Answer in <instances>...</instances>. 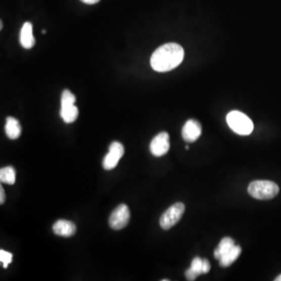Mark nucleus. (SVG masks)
<instances>
[{
	"mask_svg": "<svg viewBox=\"0 0 281 281\" xmlns=\"http://www.w3.org/2000/svg\"><path fill=\"white\" fill-rule=\"evenodd\" d=\"M170 136L168 133L162 132L158 134L150 143V152L156 157L164 156L170 149Z\"/></svg>",
	"mask_w": 281,
	"mask_h": 281,
	"instance_id": "6e6552de",
	"label": "nucleus"
},
{
	"mask_svg": "<svg viewBox=\"0 0 281 281\" xmlns=\"http://www.w3.org/2000/svg\"><path fill=\"white\" fill-rule=\"evenodd\" d=\"M42 33H43V34H45V30H43Z\"/></svg>",
	"mask_w": 281,
	"mask_h": 281,
	"instance_id": "b1692460",
	"label": "nucleus"
},
{
	"mask_svg": "<svg viewBox=\"0 0 281 281\" xmlns=\"http://www.w3.org/2000/svg\"><path fill=\"white\" fill-rule=\"evenodd\" d=\"M1 28V29H3V22H2V21H1V28Z\"/></svg>",
	"mask_w": 281,
	"mask_h": 281,
	"instance_id": "5701e85b",
	"label": "nucleus"
},
{
	"mask_svg": "<svg viewBox=\"0 0 281 281\" xmlns=\"http://www.w3.org/2000/svg\"><path fill=\"white\" fill-rule=\"evenodd\" d=\"M21 131L22 129L19 121L14 117H7L5 125V132L7 137L12 140H15L21 136Z\"/></svg>",
	"mask_w": 281,
	"mask_h": 281,
	"instance_id": "f8f14e48",
	"label": "nucleus"
},
{
	"mask_svg": "<svg viewBox=\"0 0 281 281\" xmlns=\"http://www.w3.org/2000/svg\"><path fill=\"white\" fill-rule=\"evenodd\" d=\"M185 276L186 278H187L188 280L192 281L195 280V279H196L198 275L196 274V272H194V271L192 270L191 268H189V269H187V270H186Z\"/></svg>",
	"mask_w": 281,
	"mask_h": 281,
	"instance_id": "a211bd4d",
	"label": "nucleus"
},
{
	"mask_svg": "<svg viewBox=\"0 0 281 281\" xmlns=\"http://www.w3.org/2000/svg\"><path fill=\"white\" fill-rule=\"evenodd\" d=\"M185 211V206L182 203H177L165 211L160 219V224L163 230H169L177 224Z\"/></svg>",
	"mask_w": 281,
	"mask_h": 281,
	"instance_id": "39448f33",
	"label": "nucleus"
},
{
	"mask_svg": "<svg viewBox=\"0 0 281 281\" xmlns=\"http://www.w3.org/2000/svg\"><path fill=\"white\" fill-rule=\"evenodd\" d=\"M182 137L187 143H194L202 134V126L196 120H189L186 122L182 129Z\"/></svg>",
	"mask_w": 281,
	"mask_h": 281,
	"instance_id": "1a4fd4ad",
	"label": "nucleus"
},
{
	"mask_svg": "<svg viewBox=\"0 0 281 281\" xmlns=\"http://www.w3.org/2000/svg\"><path fill=\"white\" fill-rule=\"evenodd\" d=\"M130 217L128 206L121 204L113 211L109 219V224L113 230H121L128 224Z\"/></svg>",
	"mask_w": 281,
	"mask_h": 281,
	"instance_id": "423d86ee",
	"label": "nucleus"
},
{
	"mask_svg": "<svg viewBox=\"0 0 281 281\" xmlns=\"http://www.w3.org/2000/svg\"><path fill=\"white\" fill-rule=\"evenodd\" d=\"M6 195L3 186H0V204L3 205L5 203Z\"/></svg>",
	"mask_w": 281,
	"mask_h": 281,
	"instance_id": "aec40b11",
	"label": "nucleus"
},
{
	"mask_svg": "<svg viewBox=\"0 0 281 281\" xmlns=\"http://www.w3.org/2000/svg\"><path fill=\"white\" fill-rule=\"evenodd\" d=\"M20 42L24 49L29 50L35 44V39L33 36L32 24L30 22H25L22 26L20 34Z\"/></svg>",
	"mask_w": 281,
	"mask_h": 281,
	"instance_id": "9b49d317",
	"label": "nucleus"
},
{
	"mask_svg": "<svg viewBox=\"0 0 281 281\" xmlns=\"http://www.w3.org/2000/svg\"><path fill=\"white\" fill-rule=\"evenodd\" d=\"M81 2L88 5H93V4H98L100 0H81Z\"/></svg>",
	"mask_w": 281,
	"mask_h": 281,
	"instance_id": "412c9836",
	"label": "nucleus"
},
{
	"mask_svg": "<svg viewBox=\"0 0 281 281\" xmlns=\"http://www.w3.org/2000/svg\"><path fill=\"white\" fill-rule=\"evenodd\" d=\"M183 49L176 43H167L159 47L152 55L150 64L157 72H167L178 67L183 60Z\"/></svg>",
	"mask_w": 281,
	"mask_h": 281,
	"instance_id": "f257e3e1",
	"label": "nucleus"
},
{
	"mask_svg": "<svg viewBox=\"0 0 281 281\" xmlns=\"http://www.w3.org/2000/svg\"><path fill=\"white\" fill-rule=\"evenodd\" d=\"M211 269V265L209 263V261L208 259H203V274H205V273H208L210 270Z\"/></svg>",
	"mask_w": 281,
	"mask_h": 281,
	"instance_id": "6ab92c4d",
	"label": "nucleus"
},
{
	"mask_svg": "<svg viewBox=\"0 0 281 281\" xmlns=\"http://www.w3.org/2000/svg\"><path fill=\"white\" fill-rule=\"evenodd\" d=\"M53 230L55 235L58 236L70 238L75 235L77 227L73 222L68 221L66 219H60L54 223Z\"/></svg>",
	"mask_w": 281,
	"mask_h": 281,
	"instance_id": "9d476101",
	"label": "nucleus"
},
{
	"mask_svg": "<svg viewBox=\"0 0 281 281\" xmlns=\"http://www.w3.org/2000/svg\"><path fill=\"white\" fill-rule=\"evenodd\" d=\"M275 281H281V274L279 275L276 279H274Z\"/></svg>",
	"mask_w": 281,
	"mask_h": 281,
	"instance_id": "4be33fe9",
	"label": "nucleus"
},
{
	"mask_svg": "<svg viewBox=\"0 0 281 281\" xmlns=\"http://www.w3.org/2000/svg\"><path fill=\"white\" fill-rule=\"evenodd\" d=\"M124 154V146L118 142H113L110 145L108 154L105 156L103 160V168L106 170H111L115 168Z\"/></svg>",
	"mask_w": 281,
	"mask_h": 281,
	"instance_id": "0eeeda50",
	"label": "nucleus"
},
{
	"mask_svg": "<svg viewBox=\"0 0 281 281\" xmlns=\"http://www.w3.org/2000/svg\"><path fill=\"white\" fill-rule=\"evenodd\" d=\"M279 186L270 180H255L248 188L249 194L259 200H269L279 193Z\"/></svg>",
	"mask_w": 281,
	"mask_h": 281,
	"instance_id": "f03ea898",
	"label": "nucleus"
},
{
	"mask_svg": "<svg viewBox=\"0 0 281 281\" xmlns=\"http://www.w3.org/2000/svg\"><path fill=\"white\" fill-rule=\"evenodd\" d=\"M235 245V241H233L231 238L226 237V238L222 239L221 242H219V245H218L216 249H215V259L219 260V259H221V258L224 256L225 254L227 253Z\"/></svg>",
	"mask_w": 281,
	"mask_h": 281,
	"instance_id": "4468645a",
	"label": "nucleus"
},
{
	"mask_svg": "<svg viewBox=\"0 0 281 281\" xmlns=\"http://www.w3.org/2000/svg\"><path fill=\"white\" fill-rule=\"evenodd\" d=\"M76 97L71 91L65 89L61 96V109H60V117L67 124L74 123L78 117V109L74 103Z\"/></svg>",
	"mask_w": 281,
	"mask_h": 281,
	"instance_id": "20e7f679",
	"label": "nucleus"
},
{
	"mask_svg": "<svg viewBox=\"0 0 281 281\" xmlns=\"http://www.w3.org/2000/svg\"><path fill=\"white\" fill-rule=\"evenodd\" d=\"M226 122L233 132L239 135H249L253 130L252 120L240 111L230 112L226 116Z\"/></svg>",
	"mask_w": 281,
	"mask_h": 281,
	"instance_id": "7ed1b4c3",
	"label": "nucleus"
},
{
	"mask_svg": "<svg viewBox=\"0 0 281 281\" xmlns=\"http://www.w3.org/2000/svg\"><path fill=\"white\" fill-rule=\"evenodd\" d=\"M203 259L200 257H196L192 260L191 269L196 272L198 276L203 274Z\"/></svg>",
	"mask_w": 281,
	"mask_h": 281,
	"instance_id": "dca6fc26",
	"label": "nucleus"
},
{
	"mask_svg": "<svg viewBox=\"0 0 281 281\" xmlns=\"http://www.w3.org/2000/svg\"><path fill=\"white\" fill-rule=\"evenodd\" d=\"M186 149H187V150H189V146H186Z\"/></svg>",
	"mask_w": 281,
	"mask_h": 281,
	"instance_id": "393cba45",
	"label": "nucleus"
},
{
	"mask_svg": "<svg viewBox=\"0 0 281 281\" xmlns=\"http://www.w3.org/2000/svg\"><path fill=\"white\" fill-rule=\"evenodd\" d=\"M0 181L11 185L15 183L16 171L13 166H6L0 170Z\"/></svg>",
	"mask_w": 281,
	"mask_h": 281,
	"instance_id": "2eb2a0df",
	"label": "nucleus"
},
{
	"mask_svg": "<svg viewBox=\"0 0 281 281\" xmlns=\"http://www.w3.org/2000/svg\"><path fill=\"white\" fill-rule=\"evenodd\" d=\"M242 254V248L239 245H235L227 253L219 259V266L221 267H228L231 266Z\"/></svg>",
	"mask_w": 281,
	"mask_h": 281,
	"instance_id": "ddd939ff",
	"label": "nucleus"
},
{
	"mask_svg": "<svg viewBox=\"0 0 281 281\" xmlns=\"http://www.w3.org/2000/svg\"><path fill=\"white\" fill-rule=\"evenodd\" d=\"M13 259V255L11 252H7V251L0 250V261L4 265V269H7V266L10 263H11Z\"/></svg>",
	"mask_w": 281,
	"mask_h": 281,
	"instance_id": "f3484780",
	"label": "nucleus"
}]
</instances>
